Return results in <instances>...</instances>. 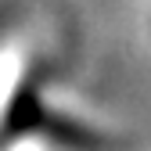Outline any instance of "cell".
<instances>
[{
    "label": "cell",
    "mask_w": 151,
    "mask_h": 151,
    "mask_svg": "<svg viewBox=\"0 0 151 151\" xmlns=\"http://www.w3.org/2000/svg\"><path fill=\"white\" fill-rule=\"evenodd\" d=\"M40 129H43L50 140H58L61 147H68V151H115V144L104 140L101 133H93V129L72 122V119L47 115V111H43V119H40Z\"/></svg>",
    "instance_id": "1"
},
{
    "label": "cell",
    "mask_w": 151,
    "mask_h": 151,
    "mask_svg": "<svg viewBox=\"0 0 151 151\" xmlns=\"http://www.w3.org/2000/svg\"><path fill=\"white\" fill-rule=\"evenodd\" d=\"M40 119H43L40 97H36V90H32V86H25V90L14 97L11 111H7V122H4V129H7V133L14 137V133H25V129L40 126Z\"/></svg>",
    "instance_id": "2"
}]
</instances>
